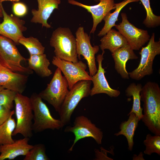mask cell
<instances>
[{
	"mask_svg": "<svg viewBox=\"0 0 160 160\" xmlns=\"http://www.w3.org/2000/svg\"><path fill=\"white\" fill-rule=\"evenodd\" d=\"M143 113L141 120L154 135H160V88L155 82H147L140 92Z\"/></svg>",
	"mask_w": 160,
	"mask_h": 160,
	"instance_id": "obj_1",
	"label": "cell"
},
{
	"mask_svg": "<svg viewBox=\"0 0 160 160\" xmlns=\"http://www.w3.org/2000/svg\"><path fill=\"white\" fill-rule=\"evenodd\" d=\"M143 154L142 152H141L139 154L137 155L134 154L132 157L133 160H144L145 159L143 157Z\"/></svg>",
	"mask_w": 160,
	"mask_h": 160,
	"instance_id": "obj_34",
	"label": "cell"
},
{
	"mask_svg": "<svg viewBox=\"0 0 160 160\" xmlns=\"http://www.w3.org/2000/svg\"><path fill=\"white\" fill-rule=\"evenodd\" d=\"M29 140L24 137L12 143L0 145V160H13L20 156H25L33 146L28 143Z\"/></svg>",
	"mask_w": 160,
	"mask_h": 160,
	"instance_id": "obj_18",
	"label": "cell"
},
{
	"mask_svg": "<svg viewBox=\"0 0 160 160\" xmlns=\"http://www.w3.org/2000/svg\"><path fill=\"white\" fill-rule=\"evenodd\" d=\"M38 9H33L31 12L33 17L31 20L32 23L41 24L42 27L47 28L52 27L47 20L55 9H58L61 3L60 0H37Z\"/></svg>",
	"mask_w": 160,
	"mask_h": 160,
	"instance_id": "obj_17",
	"label": "cell"
},
{
	"mask_svg": "<svg viewBox=\"0 0 160 160\" xmlns=\"http://www.w3.org/2000/svg\"><path fill=\"white\" fill-rule=\"evenodd\" d=\"M149 41L147 45L142 47L139 52L141 59L138 67L129 73V77L132 79L139 81L153 73V60L155 56L160 54V41H155L154 33Z\"/></svg>",
	"mask_w": 160,
	"mask_h": 160,
	"instance_id": "obj_8",
	"label": "cell"
},
{
	"mask_svg": "<svg viewBox=\"0 0 160 160\" xmlns=\"http://www.w3.org/2000/svg\"><path fill=\"white\" fill-rule=\"evenodd\" d=\"M139 0H124L122 2L115 3V10L113 13H108L103 18L105 24L97 35L99 37L105 35L111 28L116 25L115 23L118 20L119 14L121 10L128 4L138 1Z\"/></svg>",
	"mask_w": 160,
	"mask_h": 160,
	"instance_id": "obj_24",
	"label": "cell"
},
{
	"mask_svg": "<svg viewBox=\"0 0 160 160\" xmlns=\"http://www.w3.org/2000/svg\"><path fill=\"white\" fill-rule=\"evenodd\" d=\"M127 121L122 122L119 126L120 131L114 134L116 136L120 135L124 136L127 138L128 149L132 150L134 144L133 138L135 132L138 127V122L140 120L134 113L129 115Z\"/></svg>",
	"mask_w": 160,
	"mask_h": 160,
	"instance_id": "obj_21",
	"label": "cell"
},
{
	"mask_svg": "<svg viewBox=\"0 0 160 160\" xmlns=\"http://www.w3.org/2000/svg\"><path fill=\"white\" fill-rule=\"evenodd\" d=\"M27 60L28 67L40 76L42 78L48 77L52 73L49 68L50 64L49 60L44 53L30 55Z\"/></svg>",
	"mask_w": 160,
	"mask_h": 160,
	"instance_id": "obj_22",
	"label": "cell"
},
{
	"mask_svg": "<svg viewBox=\"0 0 160 160\" xmlns=\"http://www.w3.org/2000/svg\"><path fill=\"white\" fill-rule=\"evenodd\" d=\"M143 143L145 146V150L144 151L145 154L151 155L155 153L160 155V135L153 136L148 134L143 141Z\"/></svg>",
	"mask_w": 160,
	"mask_h": 160,
	"instance_id": "obj_27",
	"label": "cell"
},
{
	"mask_svg": "<svg viewBox=\"0 0 160 160\" xmlns=\"http://www.w3.org/2000/svg\"><path fill=\"white\" fill-rule=\"evenodd\" d=\"M64 132H72L75 136L73 144L68 150L70 152L73 151L76 142L84 138L92 137L98 145H100L102 143L103 133L101 130L97 127L90 119L83 115L76 117L73 126H67Z\"/></svg>",
	"mask_w": 160,
	"mask_h": 160,
	"instance_id": "obj_9",
	"label": "cell"
},
{
	"mask_svg": "<svg viewBox=\"0 0 160 160\" xmlns=\"http://www.w3.org/2000/svg\"><path fill=\"white\" fill-rule=\"evenodd\" d=\"M115 62V68L121 77L129 79V73L126 68V64L129 60L137 59L138 57L128 44L120 48L112 53Z\"/></svg>",
	"mask_w": 160,
	"mask_h": 160,
	"instance_id": "obj_19",
	"label": "cell"
},
{
	"mask_svg": "<svg viewBox=\"0 0 160 160\" xmlns=\"http://www.w3.org/2000/svg\"><path fill=\"white\" fill-rule=\"evenodd\" d=\"M99 3L95 5L89 6L82 4L75 0H68L71 4L82 7L91 13L93 19V25L90 33H94L98 24L111 11L115 9L114 0H99Z\"/></svg>",
	"mask_w": 160,
	"mask_h": 160,
	"instance_id": "obj_15",
	"label": "cell"
},
{
	"mask_svg": "<svg viewBox=\"0 0 160 160\" xmlns=\"http://www.w3.org/2000/svg\"></svg>",
	"mask_w": 160,
	"mask_h": 160,
	"instance_id": "obj_38",
	"label": "cell"
},
{
	"mask_svg": "<svg viewBox=\"0 0 160 160\" xmlns=\"http://www.w3.org/2000/svg\"><path fill=\"white\" fill-rule=\"evenodd\" d=\"M92 82L91 80L79 81L69 90L58 112L64 126L70 122L71 115L80 100L90 95Z\"/></svg>",
	"mask_w": 160,
	"mask_h": 160,
	"instance_id": "obj_6",
	"label": "cell"
},
{
	"mask_svg": "<svg viewBox=\"0 0 160 160\" xmlns=\"http://www.w3.org/2000/svg\"><path fill=\"white\" fill-rule=\"evenodd\" d=\"M20 0H0V3H2L4 1H9L12 2H18Z\"/></svg>",
	"mask_w": 160,
	"mask_h": 160,
	"instance_id": "obj_36",
	"label": "cell"
},
{
	"mask_svg": "<svg viewBox=\"0 0 160 160\" xmlns=\"http://www.w3.org/2000/svg\"><path fill=\"white\" fill-rule=\"evenodd\" d=\"M16 126L12 136L20 134L25 137L31 138L33 113L30 98L17 93L14 100Z\"/></svg>",
	"mask_w": 160,
	"mask_h": 160,
	"instance_id": "obj_4",
	"label": "cell"
},
{
	"mask_svg": "<svg viewBox=\"0 0 160 160\" xmlns=\"http://www.w3.org/2000/svg\"><path fill=\"white\" fill-rule=\"evenodd\" d=\"M52 63L63 73L68 81L69 90L79 81L92 80L91 76L86 71V65L81 61L74 63L61 59L55 56Z\"/></svg>",
	"mask_w": 160,
	"mask_h": 160,
	"instance_id": "obj_10",
	"label": "cell"
},
{
	"mask_svg": "<svg viewBox=\"0 0 160 160\" xmlns=\"http://www.w3.org/2000/svg\"><path fill=\"white\" fill-rule=\"evenodd\" d=\"M69 91L68 81L62 75L60 69L57 67L46 89L39 95L58 112Z\"/></svg>",
	"mask_w": 160,
	"mask_h": 160,
	"instance_id": "obj_7",
	"label": "cell"
},
{
	"mask_svg": "<svg viewBox=\"0 0 160 160\" xmlns=\"http://www.w3.org/2000/svg\"><path fill=\"white\" fill-rule=\"evenodd\" d=\"M17 93L9 89H2L0 91V104L11 110L13 107V102Z\"/></svg>",
	"mask_w": 160,
	"mask_h": 160,
	"instance_id": "obj_30",
	"label": "cell"
},
{
	"mask_svg": "<svg viewBox=\"0 0 160 160\" xmlns=\"http://www.w3.org/2000/svg\"><path fill=\"white\" fill-rule=\"evenodd\" d=\"M5 88L3 86H0V91L2 89Z\"/></svg>",
	"mask_w": 160,
	"mask_h": 160,
	"instance_id": "obj_37",
	"label": "cell"
},
{
	"mask_svg": "<svg viewBox=\"0 0 160 160\" xmlns=\"http://www.w3.org/2000/svg\"><path fill=\"white\" fill-rule=\"evenodd\" d=\"M100 148L101 149L100 152L98 149L95 150L96 156L95 160H113L112 159L108 157L107 155V152H110L112 154L111 152L105 150L102 147H101Z\"/></svg>",
	"mask_w": 160,
	"mask_h": 160,
	"instance_id": "obj_33",
	"label": "cell"
},
{
	"mask_svg": "<svg viewBox=\"0 0 160 160\" xmlns=\"http://www.w3.org/2000/svg\"><path fill=\"white\" fill-rule=\"evenodd\" d=\"M30 99L33 113V131L37 133L47 129L58 130L64 126L60 119H56L52 117L47 106L39 94L33 93Z\"/></svg>",
	"mask_w": 160,
	"mask_h": 160,
	"instance_id": "obj_3",
	"label": "cell"
},
{
	"mask_svg": "<svg viewBox=\"0 0 160 160\" xmlns=\"http://www.w3.org/2000/svg\"><path fill=\"white\" fill-rule=\"evenodd\" d=\"M28 79L27 75L13 72L0 63V86L22 94Z\"/></svg>",
	"mask_w": 160,
	"mask_h": 160,
	"instance_id": "obj_16",
	"label": "cell"
},
{
	"mask_svg": "<svg viewBox=\"0 0 160 160\" xmlns=\"http://www.w3.org/2000/svg\"><path fill=\"white\" fill-rule=\"evenodd\" d=\"M18 43L26 48L30 55L44 53L45 47L36 38L32 36L27 38L23 36L19 40Z\"/></svg>",
	"mask_w": 160,
	"mask_h": 160,
	"instance_id": "obj_26",
	"label": "cell"
},
{
	"mask_svg": "<svg viewBox=\"0 0 160 160\" xmlns=\"http://www.w3.org/2000/svg\"><path fill=\"white\" fill-rule=\"evenodd\" d=\"M121 16L122 22L116 25L115 28L126 39L133 50H139L150 39L148 31L137 28L130 23L125 13H122Z\"/></svg>",
	"mask_w": 160,
	"mask_h": 160,
	"instance_id": "obj_12",
	"label": "cell"
},
{
	"mask_svg": "<svg viewBox=\"0 0 160 160\" xmlns=\"http://www.w3.org/2000/svg\"><path fill=\"white\" fill-rule=\"evenodd\" d=\"M105 51H102L101 54H99L97 56L98 68L97 72L91 76L93 85L91 89L90 95L92 96L96 94L104 93L111 97H116L119 95L120 92L110 87L105 75L106 71L102 67V62L104 59L103 55Z\"/></svg>",
	"mask_w": 160,
	"mask_h": 160,
	"instance_id": "obj_14",
	"label": "cell"
},
{
	"mask_svg": "<svg viewBox=\"0 0 160 160\" xmlns=\"http://www.w3.org/2000/svg\"><path fill=\"white\" fill-rule=\"evenodd\" d=\"M12 9L15 15L18 17L24 16L28 12V8L25 4L19 1L13 2Z\"/></svg>",
	"mask_w": 160,
	"mask_h": 160,
	"instance_id": "obj_31",
	"label": "cell"
},
{
	"mask_svg": "<svg viewBox=\"0 0 160 160\" xmlns=\"http://www.w3.org/2000/svg\"><path fill=\"white\" fill-rule=\"evenodd\" d=\"M76 39V52L78 59H81L82 55L87 63L89 75L92 76L97 72L95 55L99 51L97 45L92 47L90 43V36L85 32L83 27H79L75 33Z\"/></svg>",
	"mask_w": 160,
	"mask_h": 160,
	"instance_id": "obj_11",
	"label": "cell"
},
{
	"mask_svg": "<svg viewBox=\"0 0 160 160\" xmlns=\"http://www.w3.org/2000/svg\"><path fill=\"white\" fill-rule=\"evenodd\" d=\"M49 43L56 57L74 63L78 61L76 38L69 28H57L52 32Z\"/></svg>",
	"mask_w": 160,
	"mask_h": 160,
	"instance_id": "obj_2",
	"label": "cell"
},
{
	"mask_svg": "<svg viewBox=\"0 0 160 160\" xmlns=\"http://www.w3.org/2000/svg\"><path fill=\"white\" fill-rule=\"evenodd\" d=\"M49 159L46 153V148L42 144L33 145L26 154L23 160H49Z\"/></svg>",
	"mask_w": 160,
	"mask_h": 160,
	"instance_id": "obj_29",
	"label": "cell"
},
{
	"mask_svg": "<svg viewBox=\"0 0 160 160\" xmlns=\"http://www.w3.org/2000/svg\"><path fill=\"white\" fill-rule=\"evenodd\" d=\"M14 110L11 111L0 104V125L5 122L12 114L15 113Z\"/></svg>",
	"mask_w": 160,
	"mask_h": 160,
	"instance_id": "obj_32",
	"label": "cell"
},
{
	"mask_svg": "<svg viewBox=\"0 0 160 160\" xmlns=\"http://www.w3.org/2000/svg\"><path fill=\"white\" fill-rule=\"evenodd\" d=\"M27 60L19 52L11 39L0 35V63L11 71L23 74H31L33 71L21 65Z\"/></svg>",
	"mask_w": 160,
	"mask_h": 160,
	"instance_id": "obj_5",
	"label": "cell"
},
{
	"mask_svg": "<svg viewBox=\"0 0 160 160\" xmlns=\"http://www.w3.org/2000/svg\"><path fill=\"white\" fill-rule=\"evenodd\" d=\"M11 115L9 118L0 125V145L11 144L15 142L12 137L16 122Z\"/></svg>",
	"mask_w": 160,
	"mask_h": 160,
	"instance_id": "obj_25",
	"label": "cell"
},
{
	"mask_svg": "<svg viewBox=\"0 0 160 160\" xmlns=\"http://www.w3.org/2000/svg\"><path fill=\"white\" fill-rule=\"evenodd\" d=\"M145 9L146 17L143 23L148 28H153L160 24V16L154 15L151 7L150 0H140Z\"/></svg>",
	"mask_w": 160,
	"mask_h": 160,
	"instance_id": "obj_28",
	"label": "cell"
},
{
	"mask_svg": "<svg viewBox=\"0 0 160 160\" xmlns=\"http://www.w3.org/2000/svg\"><path fill=\"white\" fill-rule=\"evenodd\" d=\"M143 86L141 84H136L135 83L130 84L125 90L126 96L132 97L133 104L131 110L127 114L129 116L131 113H135L140 120L143 116V108L141 107V96L140 92Z\"/></svg>",
	"mask_w": 160,
	"mask_h": 160,
	"instance_id": "obj_23",
	"label": "cell"
},
{
	"mask_svg": "<svg viewBox=\"0 0 160 160\" xmlns=\"http://www.w3.org/2000/svg\"><path fill=\"white\" fill-rule=\"evenodd\" d=\"M100 40L99 45L102 51L108 49L112 53L118 49L128 44L126 39L119 31L111 29Z\"/></svg>",
	"mask_w": 160,
	"mask_h": 160,
	"instance_id": "obj_20",
	"label": "cell"
},
{
	"mask_svg": "<svg viewBox=\"0 0 160 160\" xmlns=\"http://www.w3.org/2000/svg\"><path fill=\"white\" fill-rule=\"evenodd\" d=\"M3 6L2 3H0V23H1V18H3V14L2 9V7Z\"/></svg>",
	"mask_w": 160,
	"mask_h": 160,
	"instance_id": "obj_35",
	"label": "cell"
},
{
	"mask_svg": "<svg viewBox=\"0 0 160 160\" xmlns=\"http://www.w3.org/2000/svg\"><path fill=\"white\" fill-rule=\"evenodd\" d=\"M3 20L0 23V35L13 41L16 44H19V40L24 36L23 32L27 28L25 26V21L12 14L9 15L2 7Z\"/></svg>",
	"mask_w": 160,
	"mask_h": 160,
	"instance_id": "obj_13",
	"label": "cell"
}]
</instances>
